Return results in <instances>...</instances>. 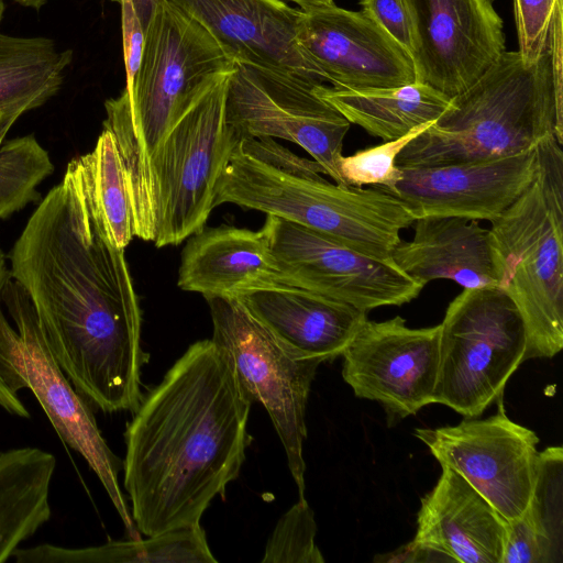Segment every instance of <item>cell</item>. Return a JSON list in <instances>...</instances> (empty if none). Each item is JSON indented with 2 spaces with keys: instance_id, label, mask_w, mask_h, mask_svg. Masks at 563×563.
<instances>
[{
  "instance_id": "6da1fadb",
  "label": "cell",
  "mask_w": 563,
  "mask_h": 563,
  "mask_svg": "<svg viewBox=\"0 0 563 563\" xmlns=\"http://www.w3.org/2000/svg\"><path fill=\"white\" fill-rule=\"evenodd\" d=\"M52 355L78 394L106 412L142 398V312L124 250L91 212L77 157L27 220L10 253Z\"/></svg>"
},
{
  "instance_id": "7a4b0ae2",
  "label": "cell",
  "mask_w": 563,
  "mask_h": 563,
  "mask_svg": "<svg viewBox=\"0 0 563 563\" xmlns=\"http://www.w3.org/2000/svg\"><path fill=\"white\" fill-rule=\"evenodd\" d=\"M253 399L211 340L191 344L142 396L124 432L123 485L137 531L199 523L223 496L252 441Z\"/></svg>"
},
{
  "instance_id": "3957f363",
  "label": "cell",
  "mask_w": 563,
  "mask_h": 563,
  "mask_svg": "<svg viewBox=\"0 0 563 563\" xmlns=\"http://www.w3.org/2000/svg\"><path fill=\"white\" fill-rule=\"evenodd\" d=\"M236 63L196 21L166 1L145 31L129 88L104 102L103 129L115 142L130 196L133 235L152 242L151 165L177 119Z\"/></svg>"
},
{
  "instance_id": "277c9868",
  "label": "cell",
  "mask_w": 563,
  "mask_h": 563,
  "mask_svg": "<svg viewBox=\"0 0 563 563\" xmlns=\"http://www.w3.org/2000/svg\"><path fill=\"white\" fill-rule=\"evenodd\" d=\"M316 162L271 137L238 141L216 187L214 207L233 203L330 235L365 255L389 260L415 217L384 190L332 184Z\"/></svg>"
},
{
  "instance_id": "5b68a950",
  "label": "cell",
  "mask_w": 563,
  "mask_h": 563,
  "mask_svg": "<svg viewBox=\"0 0 563 563\" xmlns=\"http://www.w3.org/2000/svg\"><path fill=\"white\" fill-rule=\"evenodd\" d=\"M554 134L562 143L563 107L555 97L550 52L527 64L501 56L396 157L398 166L481 162L529 151Z\"/></svg>"
},
{
  "instance_id": "8992f818",
  "label": "cell",
  "mask_w": 563,
  "mask_h": 563,
  "mask_svg": "<svg viewBox=\"0 0 563 563\" xmlns=\"http://www.w3.org/2000/svg\"><path fill=\"white\" fill-rule=\"evenodd\" d=\"M536 150L534 179L488 229L499 287L525 323V361L563 347L562 143L551 134Z\"/></svg>"
},
{
  "instance_id": "52a82bcc",
  "label": "cell",
  "mask_w": 563,
  "mask_h": 563,
  "mask_svg": "<svg viewBox=\"0 0 563 563\" xmlns=\"http://www.w3.org/2000/svg\"><path fill=\"white\" fill-rule=\"evenodd\" d=\"M0 376L14 394L23 388L33 393L59 438L99 478L129 538H140L119 485L121 462L102 437L91 406L52 355L26 291L11 275L0 295Z\"/></svg>"
},
{
  "instance_id": "ba28073f",
  "label": "cell",
  "mask_w": 563,
  "mask_h": 563,
  "mask_svg": "<svg viewBox=\"0 0 563 563\" xmlns=\"http://www.w3.org/2000/svg\"><path fill=\"white\" fill-rule=\"evenodd\" d=\"M439 327L434 404L478 417L503 398L508 379L525 361L521 313L499 286L464 288Z\"/></svg>"
},
{
  "instance_id": "9c48e42d",
  "label": "cell",
  "mask_w": 563,
  "mask_h": 563,
  "mask_svg": "<svg viewBox=\"0 0 563 563\" xmlns=\"http://www.w3.org/2000/svg\"><path fill=\"white\" fill-rule=\"evenodd\" d=\"M218 79L174 123L151 165L153 243L178 245L206 225L216 187L240 137L228 124L229 78Z\"/></svg>"
},
{
  "instance_id": "30bf717a",
  "label": "cell",
  "mask_w": 563,
  "mask_h": 563,
  "mask_svg": "<svg viewBox=\"0 0 563 563\" xmlns=\"http://www.w3.org/2000/svg\"><path fill=\"white\" fill-rule=\"evenodd\" d=\"M206 300L213 328L211 340L229 356L243 389L266 409L298 495L305 496L306 408L317 368L323 362L286 345L239 298Z\"/></svg>"
},
{
  "instance_id": "8fae6325",
  "label": "cell",
  "mask_w": 563,
  "mask_h": 563,
  "mask_svg": "<svg viewBox=\"0 0 563 563\" xmlns=\"http://www.w3.org/2000/svg\"><path fill=\"white\" fill-rule=\"evenodd\" d=\"M323 84L291 73L236 64L227 89L225 118L242 137L282 139L310 154L334 183L351 123L316 92Z\"/></svg>"
},
{
  "instance_id": "7c38bea8",
  "label": "cell",
  "mask_w": 563,
  "mask_h": 563,
  "mask_svg": "<svg viewBox=\"0 0 563 563\" xmlns=\"http://www.w3.org/2000/svg\"><path fill=\"white\" fill-rule=\"evenodd\" d=\"M262 229L284 285L318 292L366 312L410 302L424 287L391 258L365 255L286 219L267 216Z\"/></svg>"
},
{
  "instance_id": "4fadbf2b",
  "label": "cell",
  "mask_w": 563,
  "mask_h": 563,
  "mask_svg": "<svg viewBox=\"0 0 563 563\" xmlns=\"http://www.w3.org/2000/svg\"><path fill=\"white\" fill-rule=\"evenodd\" d=\"M486 419L457 426L415 429L441 466L460 474L505 521L527 509L537 481L538 435L507 417L503 398Z\"/></svg>"
},
{
  "instance_id": "5bb4252c",
  "label": "cell",
  "mask_w": 563,
  "mask_h": 563,
  "mask_svg": "<svg viewBox=\"0 0 563 563\" xmlns=\"http://www.w3.org/2000/svg\"><path fill=\"white\" fill-rule=\"evenodd\" d=\"M440 327L413 329L399 316L366 320L343 352L342 377L358 398L399 420L434 404Z\"/></svg>"
},
{
  "instance_id": "9a60e30c",
  "label": "cell",
  "mask_w": 563,
  "mask_h": 563,
  "mask_svg": "<svg viewBox=\"0 0 563 563\" xmlns=\"http://www.w3.org/2000/svg\"><path fill=\"white\" fill-rule=\"evenodd\" d=\"M298 42L332 88L361 91L416 81L412 56L363 11L335 4L302 10Z\"/></svg>"
},
{
  "instance_id": "2e32d148",
  "label": "cell",
  "mask_w": 563,
  "mask_h": 563,
  "mask_svg": "<svg viewBox=\"0 0 563 563\" xmlns=\"http://www.w3.org/2000/svg\"><path fill=\"white\" fill-rule=\"evenodd\" d=\"M417 30L416 81L449 98L472 86L506 51L493 0H409Z\"/></svg>"
},
{
  "instance_id": "e0dca14e",
  "label": "cell",
  "mask_w": 563,
  "mask_h": 563,
  "mask_svg": "<svg viewBox=\"0 0 563 563\" xmlns=\"http://www.w3.org/2000/svg\"><path fill=\"white\" fill-rule=\"evenodd\" d=\"M536 147L495 159L434 166H399L400 178L377 187L400 200L415 219L459 217L493 221L532 183Z\"/></svg>"
},
{
  "instance_id": "ac0fdd59",
  "label": "cell",
  "mask_w": 563,
  "mask_h": 563,
  "mask_svg": "<svg viewBox=\"0 0 563 563\" xmlns=\"http://www.w3.org/2000/svg\"><path fill=\"white\" fill-rule=\"evenodd\" d=\"M201 25L236 63L323 82L298 42L301 9L284 0H165Z\"/></svg>"
},
{
  "instance_id": "d6986e66",
  "label": "cell",
  "mask_w": 563,
  "mask_h": 563,
  "mask_svg": "<svg viewBox=\"0 0 563 563\" xmlns=\"http://www.w3.org/2000/svg\"><path fill=\"white\" fill-rule=\"evenodd\" d=\"M441 467L421 499L412 541L451 562L501 563L505 521L460 474Z\"/></svg>"
},
{
  "instance_id": "ffe728a7",
  "label": "cell",
  "mask_w": 563,
  "mask_h": 563,
  "mask_svg": "<svg viewBox=\"0 0 563 563\" xmlns=\"http://www.w3.org/2000/svg\"><path fill=\"white\" fill-rule=\"evenodd\" d=\"M282 284L263 229L205 225L188 238L180 255L178 287L206 299L238 298Z\"/></svg>"
},
{
  "instance_id": "44dd1931",
  "label": "cell",
  "mask_w": 563,
  "mask_h": 563,
  "mask_svg": "<svg viewBox=\"0 0 563 563\" xmlns=\"http://www.w3.org/2000/svg\"><path fill=\"white\" fill-rule=\"evenodd\" d=\"M238 298L286 345L322 362L342 356L367 320L366 311L353 305L290 285Z\"/></svg>"
},
{
  "instance_id": "7402d4cb",
  "label": "cell",
  "mask_w": 563,
  "mask_h": 563,
  "mask_svg": "<svg viewBox=\"0 0 563 563\" xmlns=\"http://www.w3.org/2000/svg\"><path fill=\"white\" fill-rule=\"evenodd\" d=\"M411 241H400L394 263L426 286L449 279L463 288L499 286L488 229L477 220L429 217L415 220Z\"/></svg>"
},
{
  "instance_id": "603a6c76",
  "label": "cell",
  "mask_w": 563,
  "mask_h": 563,
  "mask_svg": "<svg viewBox=\"0 0 563 563\" xmlns=\"http://www.w3.org/2000/svg\"><path fill=\"white\" fill-rule=\"evenodd\" d=\"M55 467V456L38 448L0 451V563L49 520Z\"/></svg>"
},
{
  "instance_id": "cb8c5ba5",
  "label": "cell",
  "mask_w": 563,
  "mask_h": 563,
  "mask_svg": "<svg viewBox=\"0 0 563 563\" xmlns=\"http://www.w3.org/2000/svg\"><path fill=\"white\" fill-rule=\"evenodd\" d=\"M316 92L350 123L384 142L397 140L413 129L435 121L451 98L423 82L396 88L345 90L319 84Z\"/></svg>"
},
{
  "instance_id": "d4e9b609",
  "label": "cell",
  "mask_w": 563,
  "mask_h": 563,
  "mask_svg": "<svg viewBox=\"0 0 563 563\" xmlns=\"http://www.w3.org/2000/svg\"><path fill=\"white\" fill-rule=\"evenodd\" d=\"M71 60V49L52 38L0 32V131L8 133L24 112L54 97Z\"/></svg>"
},
{
  "instance_id": "484cf974",
  "label": "cell",
  "mask_w": 563,
  "mask_h": 563,
  "mask_svg": "<svg viewBox=\"0 0 563 563\" xmlns=\"http://www.w3.org/2000/svg\"><path fill=\"white\" fill-rule=\"evenodd\" d=\"M46 563H217L199 523L167 530L145 539L109 541L101 545L65 548L46 543Z\"/></svg>"
},
{
  "instance_id": "4316f807",
  "label": "cell",
  "mask_w": 563,
  "mask_h": 563,
  "mask_svg": "<svg viewBox=\"0 0 563 563\" xmlns=\"http://www.w3.org/2000/svg\"><path fill=\"white\" fill-rule=\"evenodd\" d=\"M92 214L109 242L125 249L133 235L126 178L112 134L103 129L93 150L77 157Z\"/></svg>"
},
{
  "instance_id": "83f0119b",
  "label": "cell",
  "mask_w": 563,
  "mask_h": 563,
  "mask_svg": "<svg viewBox=\"0 0 563 563\" xmlns=\"http://www.w3.org/2000/svg\"><path fill=\"white\" fill-rule=\"evenodd\" d=\"M0 131V219L40 200L37 186L54 170L48 153L32 135L5 143Z\"/></svg>"
},
{
  "instance_id": "f1b7e54d",
  "label": "cell",
  "mask_w": 563,
  "mask_h": 563,
  "mask_svg": "<svg viewBox=\"0 0 563 563\" xmlns=\"http://www.w3.org/2000/svg\"><path fill=\"white\" fill-rule=\"evenodd\" d=\"M562 460L561 446H550L540 452L537 481L531 500L525 511L560 562L563 561Z\"/></svg>"
},
{
  "instance_id": "f546056e",
  "label": "cell",
  "mask_w": 563,
  "mask_h": 563,
  "mask_svg": "<svg viewBox=\"0 0 563 563\" xmlns=\"http://www.w3.org/2000/svg\"><path fill=\"white\" fill-rule=\"evenodd\" d=\"M317 522L305 496H300L276 523L262 563H323L316 544Z\"/></svg>"
},
{
  "instance_id": "4dcf8cb0",
  "label": "cell",
  "mask_w": 563,
  "mask_h": 563,
  "mask_svg": "<svg viewBox=\"0 0 563 563\" xmlns=\"http://www.w3.org/2000/svg\"><path fill=\"white\" fill-rule=\"evenodd\" d=\"M430 123L432 122L418 126L397 140L386 141L349 156L342 155L338 162V169L343 185L354 187L372 185L383 188L394 186L400 178V168L396 164L397 155Z\"/></svg>"
},
{
  "instance_id": "1f68e13d",
  "label": "cell",
  "mask_w": 563,
  "mask_h": 563,
  "mask_svg": "<svg viewBox=\"0 0 563 563\" xmlns=\"http://www.w3.org/2000/svg\"><path fill=\"white\" fill-rule=\"evenodd\" d=\"M556 0H514L519 51L527 64L538 62L549 49V34Z\"/></svg>"
},
{
  "instance_id": "d6a6232c",
  "label": "cell",
  "mask_w": 563,
  "mask_h": 563,
  "mask_svg": "<svg viewBox=\"0 0 563 563\" xmlns=\"http://www.w3.org/2000/svg\"><path fill=\"white\" fill-rule=\"evenodd\" d=\"M554 562L561 563L549 543L538 533L526 512L514 520L505 521L501 563Z\"/></svg>"
},
{
  "instance_id": "836d02e7",
  "label": "cell",
  "mask_w": 563,
  "mask_h": 563,
  "mask_svg": "<svg viewBox=\"0 0 563 563\" xmlns=\"http://www.w3.org/2000/svg\"><path fill=\"white\" fill-rule=\"evenodd\" d=\"M362 11L385 30L413 58L416 21L409 0H361Z\"/></svg>"
},
{
  "instance_id": "e575fe53",
  "label": "cell",
  "mask_w": 563,
  "mask_h": 563,
  "mask_svg": "<svg viewBox=\"0 0 563 563\" xmlns=\"http://www.w3.org/2000/svg\"><path fill=\"white\" fill-rule=\"evenodd\" d=\"M121 7V27L123 57L129 88L139 70L144 47L145 33L130 0H119Z\"/></svg>"
},
{
  "instance_id": "d590c367",
  "label": "cell",
  "mask_w": 563,
  "mask_h": 563,
  "mask_svg": "<svg viewBox=\"0 0 563 563\" xmlns=\"http://www.w3.org/2000/svg\"><path fill=\"white\" fill-rule=\"evenodd\" d=\"M10 277V269H8L5 264V258L0 250V295L1 291ZM0 408L5 410L8 413L20 417V418H29L30 412L24 404L20 400L18 394L11 391L8 386L4 384L0 376Z\"/></svg>"
},
{
  "instance_id": "8d00e7d4",
  "label": "cell",
  "mask_w": 563,
  "mask_h": 563,
  "mask_svg": "<svg viewBox=\"0 0 563 563\" xmlns=\"http://www.w3.org/2000/svg\"><path fill=\"white\" fill-rule=\"evenodd\" d=\"M375 561L378 562H435V561H446L441 554L435 553L433 551L423 549L417 545L413 541L409 542L406 545L397 549L396 551L377 555Z\"/></svg>"
},
{
  "instance_id": "74e56055",
  "label": "cell",
  "mask_w": 563,
  "mask_h": 563,
  "mask_svg": "<svg viewBox=\"0 0 563 563\" xmlns=\"http://www.w3.org/2000/svg\"><path fill=\"white\" fill-rule=\"evenodd\" d=\"M119 2V0H111ZM134 7L135 13L145 31L147 30L153 18L164 4L165 0H130Z\"/></svg>"
},
{
  "instance_id": "f35d334b",
  "label": "cell",
  "mask_w": 563,
  "mask_h": 563,
  "mask_svg": "<svg viewBox=\"0 0 563 563\" xmlns=\"http://www.w3.org/2000/svg\"><path fill=\"white\" fill-rule=\"evenodd\" d=\"M286 1L295 2L301 10H308V9L334 4L333 0H286Z\"/></svg>"
},
{
  "instance_id": "ab89813d",
  "label": "cell",
  "mask_w": 563,
  "mask_h": 563,
  "mask_svg": "<svg viewBox=\"0 0 563 563\" xmlns=\"http://www.w3.org/2000/svg\"><path fill=\"white\" fill-rule=\"evenodd\" d=\"M13 2L35 10H40L48 0H12Z\"/></svg>"
},
{
  "instance_id": "60d3db41",
  "label": "cell",
  "mask_w": 563,
  "mask_h": 563,
  "mask_svg": "<svg viewBox=\"0 0 563 563\" xmlns=\"http://www.w3.org/2000/svg\"><path fill=\"white\" fill-rule=\"evenodd\" d=\"M3 11H4V2H3V0H0V22H1L2 15H3Z\"/></svg>"
}]
</instances>
